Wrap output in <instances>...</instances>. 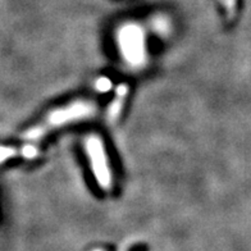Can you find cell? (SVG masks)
Listing matches in <instances>:
<instances>
[{
	"instance_id": "6da1fadb",
	"label": "cell",
	"mask_w": 251,
	"mask_h": 251,
	"mask_svg": "<svg viewBox=\"0 0 251 251\" xmlns=\"http://www.w3.org/2000/svg\"><path fill=\"white\" fill-rule=\"evenodd\" d=\"M94 110H95V106H94L93 102L75 101L70 105L50 112L39 125H36L35 127L28 129L26 133H24L22 137L27 141L35 142L41 139L43 136L47 135L48 132H50L51 129L73 122V121H77V119L85 118V117L93 114Z\"/></svg>"
},
{
	"instance_id": "7a4b0ae2",
	"label": "cell",
	"mask_w": 251,
	"mask_h": 251,
	"mask_svg": "<svg viewBox=\"0 0 251 251\" xmlns=\"http://www.w3.org/2000/svg\"><path fill=\"white\" fill-rule=\"evenodd\" d=\"M85 149L89 154L90 165L95 176V179L104 191H110L113 186V178L102 140L98 135L89 136L85 142Z\"/></svg>"
},
{
	"instance_id": "3957f363",
	"label": "cell",
	"mask_w": 251,
	"mask_h": 251,
	"mask_svg": "<svg viewBox=\"0 0 251 251\" xmlns=\"http://www.w3.org/2000/svg\"><path fill=\"white\" fill-rule=\"evenodd\" d=\"M122 45L125 55L132 62H139V58L142 56V50H144V44H142L141 31L136 27H127L122 35Z\"/></svg>"
},
{
	"instance_id": "277c9868",
	"label": "cell",
	"mask_w": 251,
	"mask_h": 251,
	"mask_svg": "<svg viewBox=\"0 0 251 251\" xmlns=\"http://www.w3.org/2000/svg\"><path fill=\"white\" fill-rule=\"evenodd\" d=\"M128 96V86L126 83H122L117 87L116 93V99L113 100V102L110 104L109 110H108V117H109L112 121H116L118 118L119 113L122 110L123 104L126 101V98Z\"/></svg>"
},
{
	"instance_id": "5b68a950",
	"label": "cell",
	"mask_w": 251,
	"mask_h": 251,
	"mask_svg": "<svg viewBox=\"0 0 251 251\" xmlns=\"http://www.w3.org/2000/svg\"><path fill=\"white\" fill-rule=\"evenodd\" d=\"M222 5L226 8L228 20H233L237 13V1L236 0H221Z\"/></svg>"
},
{
	"instance_id": "8992f818",
	"label": "cell",
	"mask_w": 251,
	"mask_h": 251,
	"mask_svg": "<svg viewBox=\"0 0 251 251\" xmlns=\"http://www.w3.org/2000/svg\"><path fill=\"white\" fill-rule=\"evenodd\" d=\"M96 87L99 90H101V91H105V90H109L110 87V82H109V79H106V78H101L99 81V83L96 85Z\"/></svg>"
},
{
	"instance_id": "52a82bcc",
	"label": "cell",
	"mask_w": 251,
	"mask_h": 251,
	"mask_svg": "<svg viewBox=\"0 0 251 251\" xmlns=\"http://www.w3.org/2000/svg\"><path fill=\"white\" fill-rule=\"evenodd\" d=\"M127 251H148V248H146L145 245L137 244V245H133V246H131V248H129Z\"/></svg>"
}]
</instances>
